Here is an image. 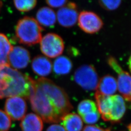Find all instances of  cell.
I'll use <instances>...</instances> for the list:
<instances>
[{
    "label": "cell",
    "mask_w": 131,
    "mask_h": 131,
    "mask_svg": "<svg viewBox=\"0 0 131 131\" xmlns=\"http://www.w3.org/2000/svg\"><path fill=\"white\" fill-rule=\"evenodd\" d=\"M102 117L105 122H109L111 121V117L110 114H105L102 115Z\"/></svg>",
    "instance_id": "83f0119b"
},
{
    "label": "cell",
    "mask_w": 131,
    "mask_h": 131,
    "mask_svg": "<svg viewBox=\"0 0 131 131\" xmlns=\"http://www.w3.org/2000/svg\"><path fill=\"white\" fill-rule=\"evenodd\" d=\"M30 85L28 75L9 65L0 66V99L16 96L29 99Z\"/></svg>",
    "instance_id": "7a4b0ae2"
},
{
    "label": "cell",
    "mask_w": 131,
    "mask_h": 131,
    "mask_svg": "<svg viewBox=\"0 0 131 131\" xmlns=\"http://www.w3.org/2000/svg\"><path fill=\"white\" fill-rule=\"evenodd\" d=\"M75 82L86 90H94L97 89L98 76L92 66L84 65L78 68L74 74Z\"/></svg>",
    "instance_id": "277c9868"
},
{
    "label": "cell",
    "mask_w": 131,
    "mask_h": 131,
    "mask_svg": "<svg viewBox=\"0 0 131 131\" xmlns=\"http://www.w3.org/2000/svg\"><path fill=\"white\" fill-rule=\"evenodd\" d=\"M46 131H66L64 128L61 125L54 124L50 125Z\"/></svg>",
    "instance_id": "484cf974"
},
{
    "label": "cell",
    "mask_w": 131,
    "mask_h": 131,
    "mask_svg": "<svg viewBox=\"0 0 131 131\" xmlns=\"http://www.w3.org/2000/svg\"><path fill=\"white\" fill-rule=\"evenodd\" d=\"M52 67L56 74L66 75L70 72L72 68V64L68 57L59 56L53 62Z\"/></svg>",
    "instance_id": "e0dca14e"
},
{
    "label": "cell",
    "mask_w": 131,
    "mask_h": 131,
    "mask_svg": "<svg viewBox=\"0 0 131 131\" xmlns=\"http://www.w3.org/2000/svg\"><path fill=\"white\" fill-rule=\"evenodd\" d=\"M3 2L0 1V12H1V9H2V6H3Z\"/></svg>",
    "instance_id": "4dcf8cb0"
},
{
    "label": "cell",
    "mask_w": 131,
    "mask_h": 131,
    "mask_svg": "<svg viewBox=\"0 0 131 131\" xmlns=\"http://www.w3.org/2000/svg\"><path fill=\"white\" fill-rule=\"evenodd\" d=\"M127 128H128L129 131H131V123L129 125H128Z\"/></svg>",
    "instance_id": "f546056e"
},
{
    "label": "cell",
    "mask_w": 131,
    "mask_h": 131,
    "mask_svg": "<svg viewBox=\"0 0 131 131\" xmlns=\"http://www.w3.org/2000/svg\"><path fill=\"white\" fill-rule=\"evenodd\" d=\"M78 16L76 5L70 2L57 11L56 19L62 26L70 28L76 24Z\"/></svg>",
    "instance_id": "9c48e42d"
},
{
    "label": "cell",
    "mask_w": 131,
    "mask_h": 131,
    "mask_svg": "<svg viewBox=\"0 0 131 131\" xmlns=\"http://www.w3.org/2000/svg\"><path fill=\"white\" fill-rule=\"evenodd\" d=\"M100 117V113L98 110L93 112L90 113L86 115H85L84 116H82V117L85 123L89 124H94L98 122Z\"/></svg>",
    "instance_id": "cb8c5ba5"
},
{
    "label": "cell",
    "mask_w": 131,
    "mask_h": 131,
    "mask_svg": "<svg viewBox=\"0 0 131 131\" xmlns=\"http://www.w3.org/2000/svg\"><path fill=\"white\" fill-rule=\"evenodd\" d=\"M112 105L110 111L111 121L118 122L123 117L126 111V106L123 98L119 95L111 96Z\"/></svg>",
    "instance_id": "4fadbf2b"
},
{
    "label": "cell",
    "mask_w": 131,
    "mask_h": 131,
    "mask_svg": "<svg viewBox=\"0 0 131 131\" xmlns=\"http://www.w3.org/2000/svg\"><path fill=\"white\" fill-rule=\"evenodd\" d=\"M40 48L42 53L49 58L60 56L64 50V43L60 36L55 33H48L41 38Z\"/></svg>",
    "instance_id": "5b68a950"
},
{
    "label": "cell",
    "mask_w": 131,
    "mask_h": 131,
    "mask_svg": "<svg viewBox=\"0 0 131 131\" xmlns=\"http://www.w3.org/2000/svg\"><path fill=\"white\" fill-rule=\"evenodd\" d=\"M46 3L50 6L53 8H61L67 5L68 2L66 0H60V1H53L47 0L46 1Z\"/></svg>",
    "instance_id": "d4e9b609"
},
{
    "label": "cell",
    "mask_w": 131,
    "mask_h": 131,
    "mask_svg": "<svg viewBox=\"0 0 131 131\" xmlns=\"http://www.w3.org/2000/svg\"><path fill=\"white\" fill-rule=\"evenodd\" d=\"M5 110V112L11 119L14 121H20L25 116L27 105L24 98L19 96L12 97L6 99Z\"/></svg>",
    "instance_id": "ba28073f"
},
{
    "label": "cell",
    "mask_w": 131,
    "mask_h": 131,
    "mask_svg": "<svg viewBox=\"0 0 131 131\" xmlns=\"http://www.w3.org/2000/svg\"><path fill=\"white\" fill-rule=\"evenodd\" d=\"M29 99L32 109L44 122L56 123L73 109L65 91L51 80L29 76Z\"/></svg>",
    "instance_id": "6da1fadb"
},
{
    "label": "cell",
    "mask_w": 131,
    "mask_h": 131,
    "mask_svg": "<svg viewBox=\"0 0 131 131\" xmlns=\"http://www.w3.org/2000/svg\"><path fill=\"white\" fill-rule=\"evenodd\" d=\"M83 131H104L100 127L94 125H87L84 127Z\"/></svg>",
    "instance_id": "4316f807"
},
{
    "label": "cell",
    "mask_w": 131,
    "mask_h": 131,
    "mask_svg": "<svg viewBox=\"0 0 131 131\" xmlns=\"http://www.w3.org/2000/svg\"><path fill=\"white\" fill-rule=\"evenodd\" d=\"M14 5L16 9L20 12H28L36 6L37 1L36 0H25V1H14Z\"/></svg>",
    "instance_id": "44dd1931"
},
{
    "label": "cell",
    "mask_w": 131,
    "mask_h": 131,
    "mask_svg": "<svg viewBox=\"0 0 131 131\" xmlns=\"http://www.w3.org/2000/svg\"><path fill=\"white\" fill-rule=\"evenodd\" d=\"M95 97L99 113L109 114L112 105L111 96H106L96 91Z\"/></svg>",
    "instance_id": "d6986e66"
},
{
    "label": "cell",
    "mask_w": 131,
    "mask_h": 131,
    "mask_svg": "<svg viewBox=\"0 0 131 131\" xmlns=\"http://www.w3.org/2000/svg\"><path fill=\"white\" fill-rule=\"evenodd\" d=\"M13 47L6 35L0 33V66L9 65L8 56Z\"/></svg>",
    "instance_id": "ac0fdd59"
},
{
    "label": "cell",
    "mask_w": 131,
    "mask_h": 131,
    "mask_svg": "<svg viewBox=\"0 0 131 131\" xmlns=\"http://www.w3.org/2000/svg\"><path fill=\"white\" fill-rule=\"evenodd\" d=\"M20 127L22 131H42L43 123L42 119L38 115L30 113L21 119Z\"/></svg>",
    "instance_id": "7c38bea8"
},
{
    "label": "cell",
    "mask_w": 131,
    "mask_h": 131,
    "mask_svg": "<svg viewBox=\"0 0 131 131\" xmlns=\"http://www.w3.org/2000/svg\"><path fill=\"white\" fill-rule=\"evenodd\" d=\"M38 23L45 27H52L56 23V15L52 8L44 6L38 10L36 14Z\"/></svg>",
    "instance_id": "9a60e30c"
},
{
    "label": "cell",
    "mask_w": 131,
    "mask_h": 131,
    "mask_svg": "<svg viewBox=\"0 0 131 131\" xmlns=\"http://www.w3.org/2000/svg\"><path fill=\"white\" fill-rule=\"evenodd\" d=\"M30 60L31 56L28 50L19 46L13 47L8 56L9 65L15 70L25 68Z\"/></svg>",
    "instance_id": "30bf717a"
},
{
    "label": "cell",
    "mask_w": 131,
    "mask_h": 131,
    "mask_svg": "<svg viewBox=\"0 0 131 131\" xmlns=\"http://www.w3.org/2000/svg\"><path fill=\"white\" fill-rule=\"evenodd\" d=\"M96 111H98L96 104L90 100L82 101L78 106V112L81 117Z\"/></svg>",
    "instance_id": "ffe728a7"
},
{
    "label": "cell",
    "mask_w": 131,
    "mask_h": 131,
    "mask_svg": "<svg viewBox=\"0 0 131 131\" xmlns=\"http://www.w3.org/2000/svg\"><path fill=\"white\" fill-rule=\"evenodd\" d=\"M108 64L117 74V89L122 97L131 102V76L123 70L117 60L112 56L108 59Z\"/></svg>",
    "instance_id": "8992f818"
},
{
    "label": "cell",
    "mask_w": 131,
    "mask_h": 131,
    "mask_svg": "<svg viewBox=\"0 0 131 131\" xmlns=\"http://www.w3.org/2000/svg\"><path fill=\"white\" fill-rule=\"evenodd\" d=\"M61 121L66 131H81L83 123L82 118L74 113H68L62 117Z\"/></svg>",
    "instance_id": "2e32d148"
},
{
    "label": "cell",
    "mask_w": 131,
    "mask_h": 131,
    "mask_svg": "<svg viewBox=\"0 0 131 131\" xmlns=\"http://www.w3.org/2000/svg\"><path fill=\"white\" fill-rule=\"evenodd\" d=\"M129 70H130L131 72V56H130V57L129 59Z\"/></svg>",
    "instance_id": "f1b7e54d"
},
{
    "label": "cell",
    "mask_w": 131,
    "mask_h": 131,
    "mask_svg": "<svg viewBox=\"0 0 131 131\" xmlns=\"http://www.w3.org/2000/svg\"><path fill=\"white\" fill-rule=\"evenodd\" d=\"M32 68L35 73L44 77L50 75L52 68V62L45 56H38L34 58Z\"/></svg>",
    "instance_id": "8fae6325"
},
{
    "label": "cell",
    "mask_w": 131,
    "mask_h": 131,
    "mask_svg": "<svg viewBox=\"0 0 131 131\" xmlns=\"http://www.w3.org/2000/svg\"><path fill=\"white\" fill-rule=\"evenodd\" d=\"M77 21L80 28L90 34L98 32L103 25L102 19L98 15L88 11H83L80 13Z\"/></svg>",
    "instance_id": "52a82bcc"
},
{
    "label": "cell",
    "mask_w": 131,
    "mask_h": 131,
    "mask_svg": "<svg viewBox=\"0 0 131 131\" xmlns=\"http://www.w3.org/2000/svg\"><path fill=\"white\" fill-rule=\"evenodd\" d=\"M11 125V121L7 114L0 109V131H8Z\"/></svg>",
    "instance_id": "7402d4cb"
},
{
    "label": "cell",
    "mask_w": 131,
    "mask_h": 131,
    "mask_svg": "<svg viewBox=\"0 0 131 131\" xmlns=\"http://www.w3.org/2000/svg\"><path fill=\"white\" fill-rule=\"evenodd\" d=\"M44 29L32 17H25L18 21L15 28L16 36L19 42L28 46L38 44L42 38Z\"/></svg>",
    "instance_id": "3957f363"
},
{
    "label": "cell",
    "mask_w": 131,
    "mask_h": 131,
    "mask_svg": "<svg viewBox=\"0 0 131 131\" xmlns=\"http://www.w3.org/2000/svg\"><path fill=\"white\" fill-rule=\"evenodd\" d=\"M100 5L105 9L112 11L117 9L121 4L122 1H100L99 2Z\"/></svg>",
    "instance_id": "603a6c76"
},
{
    "label": "cell",
    "mask_w": 131,
    "mask_h": 131,
    "mask_svg": "<svg viewBox=\"0 0 131 131\" xmlns=\"http://www.w3.org/2000/svg\"><path fill=\"white\" fill-rule=\"evenodd\" d=\"M117 89V81L110 75H106L99 81L96 91L106 96H112L115 93Z\"/></svg>",
    "instance_id": "5bb4252c"
}]
</instances>
